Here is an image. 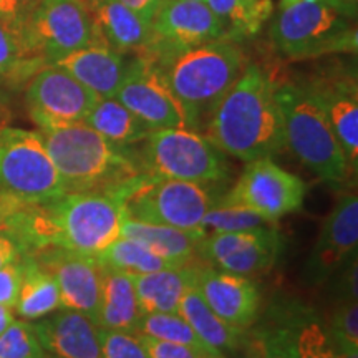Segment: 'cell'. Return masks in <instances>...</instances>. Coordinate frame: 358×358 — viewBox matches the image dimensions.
I'll use <instances>...</instances> for the list:
<instances>
[{
  "instance_id": "9a60e30c",
  "label": "cell",
  "mask_w": 358,
  "mask_h": 358,
  "mask_svg": "<svg viewBox=\"0 0 358 358\" xmlns=\"http://www.w3.org/2000/svg\"><path fill=\"white\" fill-rule=\"evenodd\" d=\"M115 98L151 129L186 128L181 106L169 92L163 75L145 57H128L127 70Z\"/></svg>"
},
{
  "instance_id": "44dd1931",
  "label": "cell",
  "mask_w": 358,
  "mask_h": 358,
  "mask_svg": "<svg viewBox=\"0 0 358 358\" xmlns=\"http://www.w3.org/2000/svg\"><path fill=\"white\" fill-rule=\"evenodd\" d=\"M128 57L110 47L105 40L70 53L55 64L69 71L98 98H115L122 85Z\"/></svg>"
},
{
  "instance_id": "f35d334b",
  "label": "cell",
  "mask_w": 358,
  "mask_h": 358,
  "mask_svg": "<svg viewBox=\"0 0 358 358\" xmlns=\"http://www.w3.org/2000/svg\"><path fill=\"white\" fill-rule=\"evenodd\" d=\"M22 285L20 257L0 268V306L13 308L17 303Z\"/></svg>"
},
{
  "instance_id": "60d3db41",
  "label": "cell",
  "mask_w": 358,
  "mask_h": 358,
  "mask_svg": "<svg viewBox=\"0 0 358 358\" xmlns=\"http://www.w3.org/2000/svg\"><path fill=\"white\" fill-rule=\"evenodd\" d=\"M20 256V249L15 244V241L6 231L0 229V268L7 266V264L17 261Z\"/></svg>"
},
{
  "instance_id": "484cf974",
  "label": "cell",
  "mask_w": 358,
  "mask_h": 358,
  "mask_svg": "<svg viewBox=\"0 0 358 358\" xmlns=\"http://www.w3.org/2000/svg\"><path fill=\"white\" fill-rule=\"evenodd\" d=\"M120 236L140 241L156 254L176 264H189L194 261L196 248L204 237L201 231H182L159 224L133 221L128 217H123Z\"/></svg>"
},
{
  "instance_id": "ba28073f",
  "label": "cell",
  "mask_w": 358,
  "mask_h": 358,
  "mask_svg": "<svg viewBox=\"0 0 358 358\" xmlns=\"http://www.w3.org/2000/svg\"><path fill=\"white\" fill-rule=\"evenodd\" d=\"M227 155L203 133L187 128L153 129L141 143L136 164L141 173L211 186L229 178Z\"/></svg>"
},
{
  "instance_id": "f1b7e54d",
  "label": "cell",
  "mask_w": 358,
  "mask_h": 358,
  "mask_svg": "<svg viewBox=\"0 0 358 358\" xmlns=\"http://www.w3.org/2000/svg\"><path fill=\"white\" fill-rule=\"evenodd\" d=\"M226 30L227 40L252 37L274 13L272 0H204Z\"/></svg>"
},
{
  "instance_id": "4fadbf2b",
  "label": "cell",
  "mask_w": 358,
  "mask_h": 358,
  "mask_svg": "<svg viewBox=\"0 0 358 358\" xmlns=\"http://www.w3.org/2000/svg\"><path fill=\"white\" fill-rule=\"evenodd\" d=\"M98 100L95 93L57 65L40 69L25 88L27 110L38 129L83 123Z\"/></svg>"
},
{
  "instance_id": "ac0fdd59",
  "label": "cell",
  "mask_w": 358,
  "mask_h": 358,
  "mask_svg": "<svg viewBox=\"0 0 358 358\" xmlns=\"http://www.w3.org/2000/svg\"><path fill=\"white\" fill-rule=\"evenodd\" d=\"M34 256L55 279L62 308L77 310L96 324L101 299L103 271L93 256L62 248L42 249Z\"/></svg>"
},
{
  "instance_id": "1f68e13d",
  "label": "cell",
  "mask_w": 358,
  "mask_h": 358,
  "mask_svg": "<svg viewBox=\"0 0 358 358\" xmlns=\"http://www.w3.org/2000/svg\"><path fill=\"white\" fill-rule=\"evenodd\" d=\"M138 334L145 335V337L156 338V340H164V342L181 343V345L214 352L208 345H206L203 340L198 337V334L192 330V327L187 324V322L182 319L178 312H174V313H163V312L143 313ZM214 353H217V352H214ZM219 355H221V353H219Z\"/></svg>"
},
{
  "instance_id": "e575fe53",
  "label": "cell",
  "mask_w": 358,
  "mask_h": 358,
  "mask_svg": "<svg viewBox=\"0 0 358 358\" xmlns=\"http://www.w3.org/2000/svg\"><path fill=\"white\" fill-rule=\"evenodd\" d=\"M329 330L332 337L348 352L358 353V306L357 297H342L330 315Z\"/></svg>"
},
{
  "instance_id": "8992f818",
  "label": "cell",
  "mask_w": 358,
  "mask_h": 358,
  "mask_svg": "<svg viewBox=\"0 0 358 358\" xmlns=\"http://www.w3.org/2000/svg\"><path fill=\"white\" fill-rule=\"evenodd\" d=\"M123 217L182 231H199L206 213L216 203L209 186L140 173L108 194Z\"/></svg>"
},
{
  "instance_id": "277c9868",
  "label": "cell",
  "mask_w": 358,
  "mask_h": 358,
  "mask_svg": "<svg viewBox=\"0 0 358 358\" xmlns=\"http://www.w3.org/2000/svg\"><path fill=\"white\" fill-rule=\"evenodd\" d=\"M66 192L111 194L140 174L136 158L85 123L38 129Z\"/></svg>"
},
{
  "instance_id": "2e32d148",
  "label": "cell",
  "mask_w": 358,
  "mask_h": 358,
  "mask_svg": "<svg viewBox=\"0 0 358 358\" xmlns=\"http://www.w3.org/2000/svg\"><path fill=\"white\" fill-rule=\"evenodd\" d=\"M303 85L319 101L335 136L342 146L348 168L355 174L358 168V87L355 71L334 65L319 71Z\"/></svg>"
},
{
  "instance_id": "83f0119b",
  "label": "cell",
  "mask_w": 358,
  "mask_h": 358,
  "mask_svg": "<svg viewBox=\"0 0 358 358\" xmlns=\"http://www.w3.org/2000/svg\"><path fill=\"white\" fill-rule=\"evenodd\" d=\"M83 123L122 150L140 145L153 131L116 98H100Z\"/></svg>"
},
{
  "instance_id": "7c38bea8",
  "label": "cell",
  "mask_w": 358,
  "mask_h": 358,
  "mask_svg": "<svg viewBox=\"0 0 358 358\" xmlns=\"http://www.w3.org/2000/svg\"><path fill=\"white\" fill-rule=\"evenodd\" d=\"M284 250V237L274 224L257 229L206 234L196 257L206 266L237 275H256L272 268Z\"/></svg>"
},
{
  "instance_id": "5bb4252c",
  "label": "cell",
  "mask_w": 358,
  "mask_h": 358,
  "mask_svg": "<svg viewBox=\"0 0 358 358\" xmlns=\"http://www.w3.org/2000/svg\"><path fill=\"white\" fill-rule=\"evenodd\" d=\"M226 30L206 2L164 0L151 22V42L140 57L158 62L174 53L222 40Z\"/></svg>"
},
{
  "instance_id": "d590c367",
  "label": "cell",
  "mask_w": 358,
  "mask_h": 358,
  "mask_svg": "<svg viewBox=\"0 0 358 358\" xmlns=\"http://www.w3.org/2000/svg\"><path fill=\"white\" fill-rule=\"evenodd\" d=\"M103 358H150L140 334L98 329Z\"/></svg>"
},
{
  "instance_id": "5b68a950",
  "label": "cell",
  "mask_w": 358,
  "mask_h": 358,
  "mask_svg": "<svg viewBox=\"0 0 358 358\" xmlns=\"http://www.w3.org/2000/svg\"><path fill=\"white\" fill-rule=\"evenodd\" d=\"M285 148L303 166L329 185H343L352 176L342 146L329 120L303 82L275 83Z\"/></svg>"
},
{
  "instance_id": "d6986e66",
  "label": "cell",
  "mask_w": 358,
  "mask_h": 358,
  "mask_svg": "<svg viewBox=\"0 0 358 358\" xmlns=\"http://www.w3.org/2000/svg\"><path fill=\"white\" fill-rule=\"evenodd\" d=\"M194 285L203 301L226 324L248 330L257 322L261 294L250 277L198 264Z\"/></svg>"
},
{
  "instance_id": "ffe728a7",
  "label": "cell",
  "mask_w": 358,
  "mask_h": 358,
  "mask_svg": "<svg viewBox=\"0 0 358 358\" xmlns=\"http://www.w3.org/2000/svg\"><path fill=\"white\" fill-rule=\"evenodd\" d=\"M34 324L47 358H103L98 325L71 308H58Z\"/></svg>"
},
{
  "instance_id": "3957f363",
  "label": "cell",
  "mask_w": 358,
  "mask_h": 358,
  "mask_svg": "<svg viewBox=\"0 0 358 358\" xmlns=\"http://www.w3.org/2000/svg\"><path fill=\"white\" fill-rule=\"evenodd\" d=\"M181 106L186 128L204 133L209 120L244 70L239 43L222 38L151 62Z\"/></svg>"
},
{
  "instance_id": "cb8c5ba5",
  "label": "cell",
  "mask_w": 358,
  "mask_h": 358,
  "mask_svg": "<svg viewBox=\"0 0 358 358\" xmlns=\"http://www.w3.org/2000/svg\"><path fill=\"white\" fill-rule=\"evenodd\" d=\"M101 271L103 284L96 317L98 329L138 334L143 312L134 292L131 275L106 267H101Z\"/></svg>"
},
{
  "instance_id": "74e56055",
  "label": "cell",
  "mask_w": 358,
  "mask_h": 358,
  "mask_svg": "<svg viewBox=\"0 0 358 358\" xmlns=\"http://www.w3.org/2000/svg\"><path fill=\"white\" fill-rule=\"evenodd\" d=\"M143 343L150 358H226L219 353L201 350V348L181 345V343L164 342V340H156L141 335Z\"/></svg>"
},
{
  "instance_id": "ab89813d",
  "label": "cell",
  "mask_w": 358,
  "mask_h": 358,
  "mask_svg": "<svg viewBox=\"0 0 358 358\" xmlns=\"http://www.w3.org/2000/svg\"><path fill=\"white\" fill-rule=\"evenodd\" d=\"M120 2L128 8H131L136 15H140L143 20L151 25V22H153L155 15L158 13L164 0H120Z\"/></svg>"
},
{
  "instance_id": "7bdbcfd3",
  "label": "cell",
  "mask_w": 358,
  "mask_h": 358,
  "mask_svg": "<svg viewBox=\"0 0 358 358\" xmlns=\"http://www.w3.org/2000/svg\"><path fill=\"white\" fill-rule=\"evenodd\" d=\"M13 320H15V319H13L12 308L0 306V334H2L3 330H6Z\"/></svg>"
},
{
  "instance_id": "9c48e42d",
  "label": "cell",
  "mask_w": 358,
  "mask_h": 358,
  "mask_svg": "<svg viewBox=\"0 0 358 358\" xmlns=\"http://www.w3.org/2000/svg\"><path fill=\"white\" fill-rule=\"evenodd\" d=\"M64 192V181L38 131L0 129V194L38 203Z\"/></svg>"
},
{
  "instance_id": "e0dca14e",
  "label": "cell",
  "mask_w": 358,
  "mask_h": 358,
  "mask_svg": "<svg viewBox=\"0 0 358 358\" xmlns=\"http://www.w3.org/2000/svg\"><path fill=\"white\" fill-rule=\"evenodd\" d=\"M358 248V198L355 192H343L334 209L322 222L320 234L310 250L306 266L308 284H324L337 274Z\"/></svg>"
},
{
  "instance_id": "bcb514c9",
  "label": "cell",
  "mask_w": 358,
  "mask_h": 358,
  "mask_svg": "<svg viewBox=\"0 0 358 358\" xmlns=\"http://www.w3.org/2000/svg\"><path fill=\"white\" fill-rule=\"evenodd\" d=\"M196 2H204V0H196Z\"/></svg>"
},
{
  "instance_id": "ee69618b",
  "label": "cell",
  "mask_w": 358,
  "mask_h": 358,
  "mask_svg": "<svg viewBox=\"0 0 358 358\" xmlns=\"http://www.w3.org/2000/svg\"><path fill=\"white\" fill-rule=\"evenodd\" d=\"M299 2V0H279V8H285L289 6H292V3Z\"/></svg>"
},
{
  "instance_id": "603a6c76",
  "label": "cell",
  "mask_w": 358,
  "mask_h": 358,
  "mask_svg": "<svg viewBox=\"0 0 358 358\" xmlns=\"http://www.w3.org/2000/svg\"><path fill=\"white\" fill-rule=\"evenodd\" d=\"M196 272H198V264L192 261L185 266L161 268L148 274H129L141 312H178L182 295L196 284Z\"/></svg>"
},
{
  "instance_id": "d4e9b609",
  "label": "cell",
  "mask_w": 358,
  "mask_h": 358,
  "mask_svg": "<svg viewBox=\"0 0 358 358\" xmlns=\"http://www.w3.org/2000/svg\"><path fill=\"white\" fill-rule=\"evenodd\" d=\"M178 313L192 327V330L198 334L206 345L224 357L227 353L243 350L245 347V342H248L245 330L236 329L217 317L203 301L196 285L187 289L182 295Z\"/></svg>"
},
{
  "instance_id": "d6a6232c",
  "label": "cell",
  "mask_w": 358,
  "mask_h": 358,
  "mask_svg": "<svg viewBox=\"0 0 358 358\" xmlns=\"http://www.w3.org/2000/svg\"><path fill=\"white\" fill-rule=\"evenodd\" d=\"M266 226H272V224L262 216H259L257 213L236 204L222 203L221 199H217L201 221L199 231L206 236L216 234V232L249 231Z\"/></svg>"
},
{
  "instance_id": "b9f144b4",
  "label": "cell",
  "mask_w": 358,
  "mask_h": 358,
  "mask_svg": "<svg viewBox=\"0 0 358 358\" xmlns=\"http://www.w3.org/2000/svg\"><path fill=\"white\" fill-rule=\"evenodd\" d=\"M330 6L337 8L340 13L348 17V19L353 20L357 19V12H358V0H327Z\"/></svg>"
},
{
  "instance_id": "52a82bcc",
  "label": "cell",
  "mask_w": 358,
  "mask_h": 358,
  "mask_svg": "<svg viewBox=\"0 0 358 358\" xmlns=\"http://www.w3.org/2000/svg\"><path fill=\"white\" fill-rule=\"evenodd\" d=\"M272 47L289 60L357 50V29L327 0H299L279 8L268 29Z\"/></svg>"
},
{
  "instance_id": "8fae6325",
  "label": "cell",
  "mask_w": 358,
  "mask_h": 358,
  "mask_svg": "<svg viewBox=\"0 0 358 358\" xmlns=\"http://www.w3.org/2000/svg\"><path fill=\"white\" fill-rule=\"evenodd\" d=\"M307 185L302 178L287 171L272 158L254 159L245 168L221 201L257 213L275 224L287 214L302 209Z\"/></svg>"
},
{
  "instance_id": "6da1fadb",
  "label": "cell",
  "mask_w": 358,
  "mask_h": 358,
  "mask_svg": "<svg viewBox=\"0 0 358 358\" xmlns=\"http://www.w3.org/2000/svg\"><path fill=\"white\" fill-rule=\"evenodd\" d=\"M122 222L118 203L100 192H64L38 203L0 194V229L22 256L62 248L95 257L120 236Z\"/></svg>"
},
{
  "instance_id": "7402d4cb",
  "label": "cell",
  "mask_w": 358,
  "mask_h": 358,
  "mask_svg": "<svg viewBox=\"0 0 358 358\" xmlns=\"http://www.w3.org/2000/svg\"><path fill=\"white\" fill-rule=\"evenodd\" d=\"M101 38L122 55H143L151 42V25L120 0H87Z\"/></svg>"
},
{
  "instance_id": "4dcf8cb0",
  "label": "cell",
  "mask_w": 358,
  "mask_h": 358,
  "mask_svg": "<svg viewBox=\"0 0 358 358\" xmlns=\"http://www.w3.org/2000/svg\"><path fill=\"white\" fill-rule=\"evenodd\" d=\"M43 66L42 60L27 52L17 35L0 25V88H19Z\"/></svg>"
},
{
  "instance_id": "f546056e",
  "label": "cell",
  "mask_w": 358,
  "mask_h": 358,
  "mask_svg": "<svg viewBox=\"0 0 358 358\" xmlns=\"http://www.w3.org/2000/svg\"><path fill=\"white\" fill-rule=\"evenodd\" d=\"M95 259L101 267L113 268V271L131 275L185 266V264H176L159 256L140 241L124 236L116 237L113 243H110L96 254Z\"/></svg>"
},
{
  "instance_id": "4316f807",
  "label": "cell",
  "mask_w": 358,
  "mask_h": 358,
  "mask_svg": "<svg viewBox=\"0 0 358 358\" xmlns=\"http://www.w3.org/2000/svg\"><path fill=\"white\" fill-rule=\"evenodd\" d=\"M20 262L22 285L13 310L25 320H38L62 308L60 290L50 272L29 254L20 256Z\"/></svg>"
},
{
  "instance_id": "836d02e7",
  "label": "cell",
  "mask_w": 358,
  "mask_h": 358,
  "mask_svg": "<svg viewBox=\"0 0 358 358\" xmlns=\"http://www.w3.org/2000/svg\"><path fill=\"white\" fill-rule=\"evenodd\" d=\"M0 358H47L34 324L13 320L0 334Z\"/></svg>"
},
{
  "instance_id": "7a4b0ae2",
  "label": "cell",
  "mask_w": 358,
  "mask_h": 358,
  "mask_svg": "<svg viewBox=\"0 0 358 358\" xmlns=\"http://www.w3.org/2000/svg\"><path fill=\"white\" fill-rule=\"evenodd\" d=\"M204 136L224 155L244 163L274 158L285 150L275 82L262 66H244L214 110Z\"/></svg>"
},
{
  "instance_id": "8d00e7d4",
  "label": "cell",
  "mask_w": 358,
  "mask_h": 358,
  "mask_svg": "<svg viewBox=\"0 0 358 358\" xmlns=\"http://www.w3.org/2000/svg\"><path fill=\"white\" fill-rule=\"evenodd\" d=\"M42 0H0V25L20 38L22 30Z\"/></svg>"
},
{
  "instance_id": "30bf717a",
  "label": "cell",
  "mask_w": 358,
  "mask_h": 358,
  "mask_svg": "<svg viewBox=\"0 0 358 358\" xmlns=\"http://www.w3.org/2000/svg\"><path fill=\"white\" fill-rule=\"evenodd\" d=\"M100 40L87 0H42L20 35L27 52L45 65Z\"/></svg>"
},
{
  "instance_id": "f6af8a7d",
  "label": "cell",
  "mask_w": 358,
  "mask_h": 358,
  "mask_svg": "<svg viewBox=\"0 0 358 358\" xmlns=\"http://www.w3.org/2000/svg\"><path fill=\"white\" fill-rule=\"evenodd\" d=\"M340 358H358V353H345V355Z\"/></svg>"
}]
</instances>
